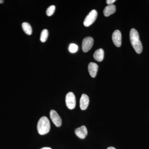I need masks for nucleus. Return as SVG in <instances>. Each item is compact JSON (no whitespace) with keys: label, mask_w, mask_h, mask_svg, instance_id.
<instances>
[{"label":"nucleus","mask_w":149,"mask_h":149,"mask_svg":"<svg viewBox=\"0 0 149 149\" xmlns=\"http://www.w3.org/2000/svg\"><path fill=\"white\" fill-rule=\"evenodd\" d=\"M130 39L132 47L137 54H140L143 51V46L140 40L138 31L133 28L130 32Z\"/></svg>","instance_id":"f257e3e1"},{"label":"nucleus","mask_w":149,"mask_h":149,"mask_svg":"<svg viewBox=\"0 0 149 149\" xmlns=\"http://www.w3.org/2000/svg\"><path fill=\"white\" fill-rule=\"evenodd\" d=\"M38 133L41 135H44L49 132L50 130V123L49 120L46 116L40 118L37 125Z\"/></svg>","instance_id":"f03ea898"},{"label":"nucleus","mask_w":149,"mask_h":149,"mask_svg":"<svg viewBox=\"0 0 149 149\" xmlns=\"http://www.w3.org/2000/svg\"><path fill=\"white\" fill-rule=\"evenodd\" d=\"M97 16V12L95 10H93L91 11L84 20L83 22L84 26L87 27L91 26L95 21Z\"/></svg>","instance_id":"7ed1b4c3"},{"label":"nucleus","mask_w":149,"mask_h":149,"mask_svg":"<svg viewBox=\"0 0 149 149\" xmlns=\"http://www.w3.org/2000/svg\"><path fill=\"white\" fill-rule=\"evenodd\" d=\"M65 103L69 109H74L76 106V98L74 93L69 92L67 94L65 97Z\"/></svg>","instance_id":"20e7f679"},{"label":"nucleus","mask_w":149,"mask_h":149,"mask_svg":"<svg viewBox=\"0 0 149 149\" xmlns=\"http://www.w3.org/2000/svg\"><path fill=\"white\" fill-rule=\"evenodd\" d=\"M94 44V40L92 37H85L82 42V50L84 52H87L92 48Z\"/></svg>","instance_id":"39448f33"},{"label":"nucleus","mask_w":149,"mask_h":149,"mask_svg":"<svg viewBox=\"0 0 149 149\" xmlns=\"http://www.w3.org/2000/svg\"><path fill=\"white\" fill-rule=\"evenodd\" d=\"M50 116L51 120L56 127H59L61 126L62 124L61 118L56 111L52 110L50 112Z\"/></svg>","instance_id":"423d86ee"},{"label":"nucleus","mask_w":149,"mask_h":149,"mask_svg":"<svg viewBox=\"0 0 149 149\" xmlns=\"http://www.w3.org/2000/svg\"><path fill=\"white\" fill-rule=\"evenodd\" d=\"M112 39L115 45L118 47H120L121 45V34L119 30H116L113 32Z\"/></svg>","instance_id":"0eeeda50"},{"label":"nucleus","mask_w":149,"mask_h":149,"mask_svg":"<svg viewBox=\"0 0 149 149\" xmlns=\"http://www.w3.org/2000/svg\"><path fill=\"white\" fill-rule=\"evenodd\" d=\"M74 132L76 136L81 139H85L88 135V130L85 125L76 128Z\"/></svg>","instance_id":"6e6552de"},{"label":"nucleus","mask_w":149,"mask_h":149,"mask_svg":"<svg viewBox=\"0 0 149 149\" xmlns=\"http://www.w3.org/2000/svg\"><path fill=\"white\" fill-rule=\"evenodd\" d=\"M89 98L86 94H83L80 98V109L82 110H85L87 109L89 105Z\"/></svg>","instance_id":"1a4fd4ad"},{"label":"nucleus","mask_w":149,"mask_h":149,"mask_svg":"<svg viewBox=\"0 0 149 149\" xmlns=\"http://www.w3.org/2000/svg\"><path fill=\"white\" fill-rule=\"evenodd\" d=\"M98 70V66L95 63L91 62L88 65V71L90 75L92 77H95L97 75Z\"/></svg>","instance_id":"9d476101"},{"label":"nucleus","mask_w":149,"mask_h":149,"mask_svg":"<svg viewBox=\"0 0 149 149\" xmlns=\"http://www.w3.org/2000/svg\"><path fill=\"white\" fill-rule=\"evenodd\" d=\"M116 10L115 6L112 4L108 5L105 8L104 10V14L105 16L108 17L114 13Z\"/></svg>","instance_id":"9b49d317"},{"label":"nucleus","mask_w":149,"mask_h":149,"mask_svg":"<svg viewBox=\"0 0 149 149\" xmlns=\"http://www.w3.org/2000/svg\"><path fill=\"white\" fill-rule=\"evenodd\" d=\"M94 58L97 61L101 62L103 60L104 57V51L102 49H98L95 52L93 55Z\"/></svg>","instance_id":"f8f14e48"},{"label":"nucleus","mask_w":149,"mask_h":149,"mask_svg":"<svg viewBox=\"0 0 149 149\" xmlns=\"http://www.w3.org/2000/svg\"><path fill=\"white\" fill-rule=\"evenodd\" d=\"M22 29L24 32L27 35H31L32 34V30L30 24L27 22H23L22 25Z\"/></svg>","instance_id":"ddd939ff"},{"label":"nucleus","mask_w":149,"mask_h":149,"mask_svg":"<svg viewBox=\"0 0 149 149\" xmlns=\"http://www.w3.org/2000/svg\"><path fill=\"white\" fill-rule=\"evenodd\" d=\"M48 35H49V32L47 29H45L42 31L41 32V36H40V40L42 42H45L47 39Z\"/></svg>","instance_id":"4468645a"},{"label":"nucleus","mask_w":149,"mask_h":149,"mask_svg":"<svg viewBox=\"0 0 149 149\" xmlns=\"http://www.w3.org/2000/svg\"><path fill=\"white\" fill-rule=\"evenodd\" d=\"M55 10L56 7L55 6L52 5L49 7L46 11L47 15L48 16H51L52 15L54 14Z\"/></svg>","instance_id":"2eb2a0df"},{"label":"nucleus","mask_w":149,"mask_h":149,"mask_svg":"<svg viewBox=\"0 0 149 149\" xmlns=\"http://www.w3.org/2000/svg\"><path fill=\"white\" fill-rule=\"evenodd\" d=\"M78 46L74 44H71L70 45L69 47V51L72 53H74L77 52L78 50Z\"/></svg>","instance_id":"dca6fc26"},{"label":"nucleus","mask_w":149,"mask_h":149,"mask_svg":"<svg viewBox=\"0 0 149 149\" xmlns=\"http://www.w3.org/2000/svg\"><path fill=\"white\" fill-rule=\"evenodd\" d=\"M116 0H107L106 1L107 3L109 5H112L113 3L116 1Z\"/></svg>","instance_id":"f3484780"},{"label":"nucleus","mask_w":149,"mask_h":149,"mask_svg":"<svg viewBox=\"0 0 149 149\" xmlns=\"http://www.w3.org/2000/svg\"><path fill=\"white\" fill-rule=\"evenodd\" d=\"M40 149H52L50 148H49V147H44V148H42Z\"/></svg>","instance_id":"a211bd4d"},{"label":"nucleus","mask_w":149,"mask_h":149,"mask_svg":"<svg viewBox=\"0 0 149 149\" xmlns=\"http://www.w3.org/2000/svg\"><path fill=\"white\" fill-rule=\"evenodd\" d=\"M107 149H116L115 148H113V147H109V148H107Z\"/></svg>","instance_id":"6ab92c4d"},{"label":"nucleus","mask_w":149,"mask_h":149,"mask_svg":"<svg viewBox=\"0 0 149 149\" xmlns=\"http://www.w3.org/2000/svg\"><path fill=\"white\" fill-rule=\"evenodd\" d=\"M4 1L3 0H0V4L3 3Z\"/></svg>","instance_id":"aec40b11"}]
</instances>
